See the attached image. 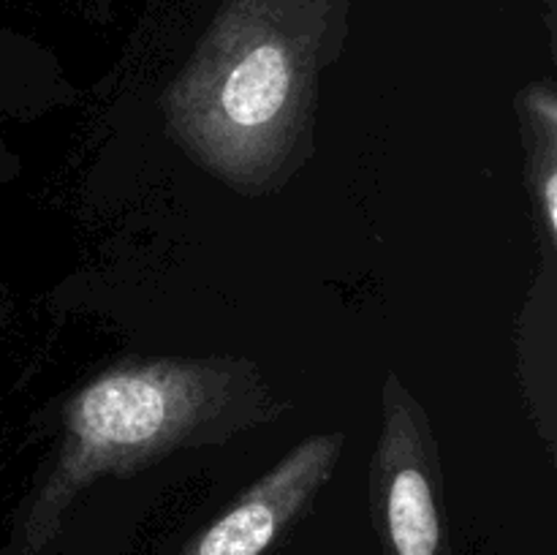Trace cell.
<instances>
[{"mask_svg":"<svg viewBox=\"0 0 557 555\" xmlns=\"http://www.w3.org/2000/svg\"><path fill=\"white\" fill-rule=\"evenodd\" d=\"M341 435H313L218 517L185 555H261L341 457Z\"/></svg>","mask_w":557,"mask_h":555,"instance_id":"3957f363","label":"cell"},{"mask_svg":"<svg viewBox=\"0 0 557 555\" xmlns=\"http://www.w3.org/2000/svg\"><path fill=\"white\" fill-rule=\"evenodd\" d=\"M232 370L210 365H123L76 395L58 471L41 493L33 522L49 520L90 479L125 471L166 452L190 430H205L215 406L232 400Z\"/></svg>","mask_w":557,"mask_h":555,"instance_id":"6da1fadb","label":"cell"},{"mask_svg":"<svg viewBox=\"0 0 557 555\" xmlns=\"http://www.w3.org/2000/svg\"><path fill=\"white\" fill-rule=\"evenodd\" d=\"M433 473V455L411 397L403 395L392 379L379 452L381 511L392 555H444Z\"/></svg>","mask_w":557,"mask_h":555,"instance_id":"7a4b0ae2","label":"cell"}]
</instances>
